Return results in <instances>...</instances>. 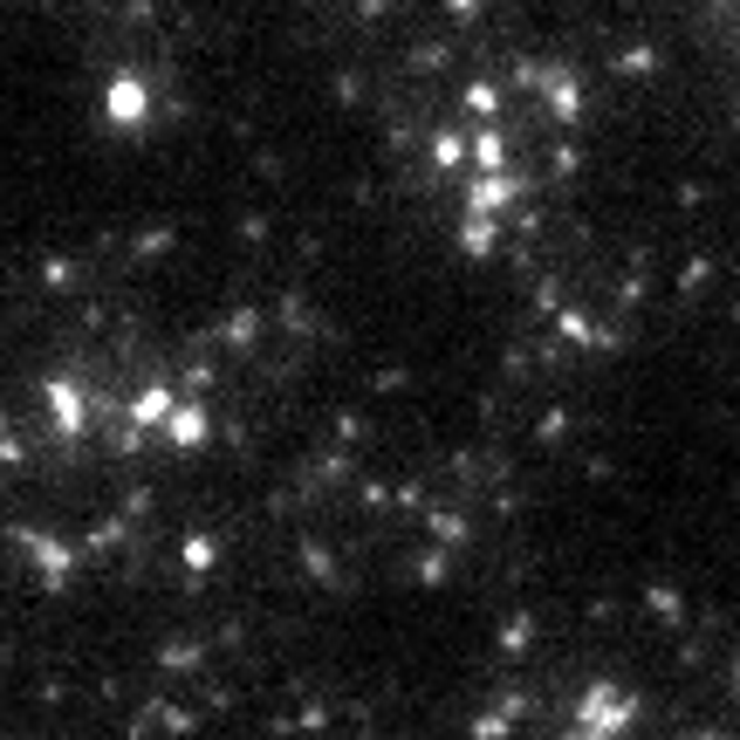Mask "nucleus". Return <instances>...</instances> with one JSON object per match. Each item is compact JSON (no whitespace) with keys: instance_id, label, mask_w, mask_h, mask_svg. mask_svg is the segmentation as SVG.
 <instances>
[{"instance_id":"obj_1","label":"nucleus","mask_w":740,"mask_h":740,"mask_svg":"<svg viewBox=\"0 0 740 740\" xmlns=\"http://www.w3.org/2000/svg\"><path fill=\"white\" fill-rule=\"evenodd\" d=\"M624 727H631V699L617 692V686H590L583 707H576V733L610 740V733H624Z\"/></svg>"},{"instance_id":"obj_2","label":"nucleus","mask_w":740,"mask_h":740,"mask_svg":"<svg viewBox=\"0 0 740 740\" xmlns=\"http://www.w3.org/2000/svg\"><path fill=\"white\" fill-rule=\"evenodd\" d=\"M110 117H117V123L144 117V90H131V82H117V90H110Z\"/></svg>"},{"instance_id":"obj_3","label":"nucleus","mask_w":740,"mask_h":740,"mask_svg":"<svg viewBox=\"0 0 740 740\" xmlns=\"http://www.w3.org/2000/svg\"><path fill=\"white\" fill-rule=\"evenodd\" d=\"M199 432H206L199 411H179V419H172V439H199Z\"/></svg>"}]
</instances>
